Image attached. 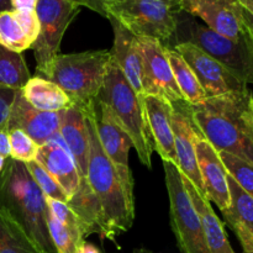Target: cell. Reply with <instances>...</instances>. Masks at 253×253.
<instances>
[{
	"mask_svg": "<svg viewBox=\"0 0 253 253\" xmlns=\"http://www.w3.org/2000/svg\"><path fill=\"white\" fill-rule=\"evenodd\" d=\"M252 91L209 98L190 105L195 126L220 152L253 163V119L250 109Z\"/></svg>",
	"mask_w": 253,
	"mask_h": 253,
	"instance_id": "1",
	"label": "cell"
},
{
	"mask_svg": "<svg viewBox=\"0 0 253 253\" xmlns=\"http://www.w3.org/2000/svg\"><path fill=\"white\" fill-rule=\"evenodd\" d=\"M79 109L85 116L89 133L86 180L100 202L108 240L114 241L121 232H126L132 226L135 220V198L127 194L118 170L99 142L94 121L95 103Z\"/></svg>",
	"mask_w": 253,
	"mask_h": 253,
	"instance_id": "2",
	"label": "cell"
},
{
	"mask_svg": "<svg viewBox=\"0 0 253 253\" xmlns=\"http://www.w3.org/2000/svg\"><path fill=\"white\" fill-rule=\"evenodd\" d=\"M0 207L46 253H57L47 227L46 197L25 163L7 158L0 172Z\"/></svg>",
	"mask_w": 253,
	"mask_h": 253,
	"instance_id": "3",
	"label": "cell"
},
{
	"mask_svg": "<svg viewBox=\"0 0 253 253\" xmlns=\"http://www.w3.org/2000/svg\"><path fill=\"white\" fill-rule=\"evenodd\" d=\"M175 31L166 48L179 43H192L229 69L240 81L253 84V40L246 31L241 40H232L200 24L197 17L179 11L175 15Z\"/></svg>",
	"mask_w": 253,
	"mask_h": 253,
	"instance_id": "4",
	"label": "cell"
},
{
	"mask_svg": "<svg viewBox=\"0 0 253 253\" xmlns=\"http://www.w3.org/2000/svg\"><path fill=\"white\" fill-rule=\"evenodd\" d=\"M142 96L135 93L120 67L111 57L96 100L109 106L132 141L140 162L151 168L155 145L148 128Z\"/></svg>",
	"mask_w": 253,
	"mask_h": 253,
	"instance_id": "5",
	"label": "cell"
},
{
	"mask_svg": "<svg viewBox=\"0 0 253 253\" xmlns=\"http://www.w3.org/2000/svg\"><path fill=\"white\" fill-rule=\"evenodd\" d=\"M110 59L111 52L106 49L59 53L47 79L57 84L73 105L84 108L96 101Z\"/></svg>",
	"mask_w": 253,
	"mask_h": 253,
	"instance_id": "6",
	"label": "cell"
},
{
	"mask_svg": "<svg viewBox=\"0 0 253 253\" xmlns=\"http://www.w3.org/2000/svg\"><path fill=\"white\" fill-rule=\"evenodd\" d=\"M106 19L136 37H150L167 46L175 31L177 0H104Z\"/></svg>",
	"mask_w": 253,
	"mask_h": 253,
	"instance_id": "7",
	"label": "cell"
},
{
	"mask_svg": "<svg viewBox=\"0 0 253 253\" xmlns=\"http://www.w3.org/2000/svg\"><path fill=\"white\" fill-rule=\"evenodd\" d=\"M163 167L169 198L170 225L178 249L182 253H210L199 214L183 184L179 170L168 162H163Z\"/></svg>",
	"mask_w": 253,
	"mask_h": 253,
	"instance_id": "8",
	"label": "cell"
},
{
	"mask_svg": "<svg viewBox=\"0 0 253 253\" xmlns=\"http://www.w3.org/2000/svg\"><path fill=\"white\" fill-rule=\"evenodd\" d=\"M81 6L74 0H39L36 14L40 21V34L31 46L36 68L41 76L48 78L56 57L59 54L62 39L71 22L78 15Z\"/></svg>",
	"mask_w": 253,
	"mask_h": 253,
	"instance_id": "9",
	"label": "cell"
},
{
	"mask_svg": "<svg viewBox=\"0 0 253 253\" xmlns=\"http://www.w3.org/2000/svg\"><path fill=\"white\" fill-rule=\"evenodd\" d=\"M170 49L178 52L192 68L208 99L249 90L246 83L195 44L185 42L175 44Z\"/></svg>",
	"mask_w": 253,
	"mask_h": 253,
	"instance_id": "10",
	"label": "cell"
},
{
	"mask_svg": "<svg viewBox=\"0 0 253 253\" xmlns=\"http://www.w3.org/2000/svg\"><path fill=\"white\" fill-rule=\"evenodd\" d=\"M142 57V89L145 95L157 96L169 103L184 100L174 81L167 48L158 40L137 37Z\"/></svg>",
	"mask_w": 253,
	"mask_h": 253,
	"instance_id": "11",
	"label": "cell"
},
{
	"mask_svg": "<svg viewBox=\"0 0 253 253\" xmlns=\"http://www.w3.org/2000/svg\"><path fill=\"white\" fill-rule=\"evenodd\" d=\"M95 121L96 133L99 142L104 152L118 170L121 183L130 197H133V177L128 165V155L132 146V141L119 123L113 111L100 101H95Z\"/></svg>",
	"mask_w": 253,
	"mask_h": 253,
	"instance_id": "12",
	"label": "cell"
},
{
	"mask_svg": "<svg viewBox=\"0 0 253 253\" xmlns=\"http://www.w3.org/2000/svg\"><path fill=\"white\" fill-rule=\"evenodd\" d=\"M172 127L178 170L194 184L198 192L205 197L197 161V140L202 136L192 118L190 104L185 100L172 103ZM207 198V197H205Z\"/></svg>",
	"mask_w": 253,
	"mask_h": 253,
	"instance_id": "13",
	"label": "cell"
},
{
	"mask_svg": "<svg viewBox=\"0 0 253 253\" xmlns=\"http://www.w3.org/2000/svg\"><path fill=\"white\" fill-rule=\"evenodd\" d=\"M178 9L199 17L209 29L232 40L246 36L242 7L237 0H177Z\"/></svg>",
	"mask_w": 253,
	"mask_h": 253,
	"instance_id": "14",
	"label": "cell"
},
{
	"mask_svg": "<svg viewBox=\"0 0 253 253\" xmlns=\"http://www.w3.org/2000/svg\"><path fill=\"white\" fill-rule=\"evenodd\" d=\"M62 111H41L30 105L24 98L21 89L16 91L11 106L7 132L21 130L30 136L39 146L44 145L57 135L61 125Z\"/></svg>",
	"mask_w": 253,
	"mask_h": 253,
	"instance_id": "15",
	"label": "cell"
},
{
	"mask_svg": "<svg viewBox=\"0 0 253 253\" xmlns=\"http://www.w3.org/2000/svg\"><path fill=\"white\" fill-rule=\"evenodd\" d=\"M197 161L202 177L205 197L209 202H212L220 211L229 209L230 192L227 184V173L219 152L212 147L211 143L200 136L195 145Z\"/></svg>",
	"mask_w": 253,
	"mask_h": 253,
	"instance_id": "16",
	"label": "cell"
},
{
	"mask_svg": "<svg viewBox=\"0 0 253 253\" xmlns=\"http://www.w3.org/2000/svg\"><path fill=\"white\" fill-rule=\"evenodd\" d=\"M36 162L56 180L69 202L78 189L81 177L73 157L67 150L59 133L54 135L51 141L40 146Z\"/></svg>",
	"mask_w": 253,
	"mask_h": 253,
	"instance_id": "17",
	"label": "cell"
},
{
	"mask_svg": "<svg viewBox=\"0 0 253 253\" xmlns=\"http://www.w3.org/2000/svg\"><path fill=\"white\" fill-rule=\"evenodd\" d=\"M148 128L152 136L155 151L163 162L178 166L172 127V103L152 95L142 96Z\"/></svg>",
	"mask_w": 253,
	"mask_h": 253,
	"instance_id": "18",
	"label": "cell"
},
{
	"mask_svg": "<svg viewBox=\"0 0 253 253\" xmlns=\"http://www.w3.org/2000/svg\"><path fill=\"white\" fill-rule=\"evenodd\" d=\"M229 209L221 211L225 222L235 232L244 252L253 251V197L245 192L231 175H227Z\"/></svg>",
	"mask_w": 253,
	"mask_h": 253,
	"instance_id": "19",
	"label": "cell"
},
{
	"mask_svg": "<svg viewBox=\"0 0 253 253\" xmlns=\"http://www.w3.org/2000/svg\"><path fill=\"white\" fill-rule=\"evenodd\" d=\"M114 29V44L110 49L121 72L137 95H145L142 89V57L138 49L137 37L124 29L115 20L109 19Z\"/></svg>",
	"mask_w": 253,
	"mask_h": 253,
	"instance_id": "20",
	"label": "cell"
},
{
	"mask_svg": "<svg viewBox=\"0 0 253 253\" xmlns=\"http://www.w3.org/2000/svg\"><path fill=\"white\" fill-rule=\"evenodd\" d=\"M58 133L63 140L67 150L73 157L79 177L86 178L89 133L85 116L81 109L73 105L67 110H62Z\"/></svg>",
	"mask_w": 253,
	"mask_h": 253,
	"instance_id": "21",
	"label": "cell"
},
{
	"mask_svg": "<svg viewBox=\"0 0 253 253\" xmlns=\"http://www.w3.org/2000/svg\"><path fill=\"white\" fill-rule=\"evenodd\" d=\"M180 177H182L185 189L189 193L190 199H192L198 214H199L203 230H204L205 241H207L210 253H236L230 245L224 224L215 214L209 200L198 192L194 184L184 174L180 173Z\"/></svg>",
	"mask_w": 253,
	"mask_h": 253,
	"instance_id": "22",
	"label": "cell"
},
{
	"mask_svg": "<svg viewBox=\"0 0 253 253\" xmlns=\"http://www.w3.org/2000/svg\"><path fill=\"white\" fill-rule=\"evenodd\" d=\"M67 204L72 208L84 227L85 236L98 234L103 240H108L105 217L98 197L94 194L86 178H81L76 194Z\"/></svg>",
	"mask_w": 253,
	"mask_h": 253,
	"instance_id": "23",
	"label": "cell"
},
{
	"mask_svg": "<svg viewBox=\"0 0 253 253\" xmlns=\"http://www.w3.org/2000/svg\"><path fill=\"white\" fill-rule=\"evenodd\" d=\"M21 93L27 103L37 110L57 113L73 106L69 96L57 84L41 76L31 77Z\"/></svg>",
	"mask_w": 253,
	"mask_h": 253,
	"instance_id": "24",
	"label": "cell"
},
{
	"mask_svg": "<svg viewBox=\"0 0 253 253\" xmlns=\"http://www.w3.org/2000/svg\"><path fill=\"white\" fill-rule=\"evenodd\" d=\"M0 253H46L0 207Z\"/></svg>",
	"mask_w": 253,
	"mask_h": 253,
	"instance_id": "25",
	"label": "cell"
},
{
	"mask_svg": "<svg viewBox=\"0 0 253 253\" xmlns=\"http://www.w3.org/2000/svg\"><path fill=\"white\" fill-rule=\"evenodd\" d=\"M167 54L173 76H174V81L184 100L189 103L190 105H198V104L204 103L208 96L205 95L204 90H203L202 85H200L199 81H198L197 76L192 71V68L174 49L167 48Z\"/></svg>",
	"mask_w": 253,
	"mask_h": 253,
	"instance_id": "26",
	"label": "cell"
},
{
	"mask_svg": "<svg viewBox=\"0 0 253 253\" xmlns=\"http://www.w3.org/2000/svg\"><path fill=\"white\" fill-rule=\"evenodd\" d=\"M31 78L22 53L10 51L0 44V86L19 90Z\"/></svg>",
	"mask_w": 253,
	"mask_h": 253,
	"instance_id": "27",
	"label": "cell"
},
{
	"mask_svg": "<svg viewBox=\"0 0 253 253\" xmlns=\"http://www.w3.org/2000/svg\"><path fill=\"white\" fill-rule=\"evenodd\" d=\"M34 42L29 39L12 10L0 11V44L10 51L22 53L31 48Z\"/></svg>",
	"mask_w": 253,
	"mask_h": 253,
	"instance_id": "28",
	"label": "cell"
},
{
	"mask_svg": "<svg viewBox=\"0 0 253 253\" xmlns=\"http://www.w3.org/2000/svg\"><path fill=\"white\" fill-rule=\"evenodd\" d=\"M219 156L229 175L234 178L245 192L253 197V163L224 151H220Z\"/></svg>",
	"mask_w": 253,
	"mask_h": 253,
	"instance_id": "29",
	"label": "cell"
},
{
	"mask_svg": "<svg viewBox=\"0 0 253 253\" xmlns=\"http://www.w3.org/2000/svg\"><path fill=\"white\" fill-rule=\"evenodd\" d=\"M10 142V158L22 163L36 161L40 146L21 130H11L7 132Z\"/></svg>",
	"mask_w": 253,
	"mask_h": 253,
	"instance_id": "30",
	"label": "cell"
},
{
	"mask_svg": "<svg viewBox=\"0 0 253 253\" xmlns=\"http://www.w3.org/2000/svg\"><path fill=\"white\" fill-rule=\"evenodd\" d=\"M25 167L27 168L29 173L31 174L32 179L35 180L37 187L41 189V192L43 193L44 197L51 198V199L54 200H59V202L68 203V199H67V197L64 195L61 187L57 184L56 180L48 174V172H47L39 162L32 161V162L25 163Z\"/></svg>",
	"mask_w": 253,
	"mask_h": 253,
	"instance_id": "31",
	"label": "cell"
},
{
	"mask_svg": "<svg viewBox=\"0 0 253 253\" xmlns=\"http://www.w3.org/2000/svg\"><path fill=\"white\" fill-rule=\"evenodd\" d=\"M46 204L47 208H48V211L51 212V215L54 219H57L62 225H64L66 227L71 229L72 231H74L76 234H78L79 236L83 237L84 240L86 239L85 232H84V227L83 225H82L81 220H79V217L77 216L76 212L72 210V208L69 207L67 203L51 199V198H46Z\"/></svg>",
	"mask_w": 253,
	"mask_h": 253,
	"instance_id": "32",
	"label": "cell"
},
{
	"mask_svg": "<svg viewBox=\"0 0 253 253\" xmlns=\"http://www.w3.org/2000/svg\"><path fill=\"white\" fill-rule=\"evenodd\" d=\"M15 12V16L19 20L20 25L25 30L26 35L32 42L36 41L37 36L40 34V21L37 17L36 10H12ZM34 44V43H32Z\"/></svg>",
	"mask_w": 253,
	"mask_h": 253,
	"instance_id": "33",
	"label": "cell"
},
{
	"mask_svg": "<svg viewBox=\"0 0 253 253\" xmlns=\"http://www.w3.org/2000/svg\"><path fill=\"white\" fill-rule=\"evenodd\" d=\"M16 91L14 89L0 86V131L7 132V124Z\"/></svg>",
	"mask_w": 253,
	"mask_h": 253,
	"instance_id": "34",
	"label": "cell"
},
{
	"mask_svg": "<svg viewBox=\"0 0 253 253\" xmlns=\"http://www.w3.org/2000/svg\"><path fill=\"white\" fill-rule=\"evenodd\" d=\"M79 6H86L88 9L98 12L101 16L106 17L105 10H104V0H76Z\"/></svg>",
	"mask_w": 253,
	"mask_h": 253,
	"instance_id": "35",
	"label": "cell"
},
{
	"mask_svg": "<svg viewBox=\"0 0 253 253\" xmlns=\"http://www.w3.org/2000/svg\"><path fill=\"white\" fill-rule=\"evenodd\" d=\"M39 0H9L11 10H36Z\"/></svg>",
	"mask_w": 253,
	"mask_h": 253,
	"instance_id": "36",
	"label": "cell"
},
{
	"mask_svg": "<svg viewBox=\"0 0 253 253\" xmlns=\"http://www.w3.org/2000/svg\"><path fill=\"white\" fill-rule=\"evenodd\" d=\"M0 156L4 158H10L9 135L5 131H0Z\"/></svg>",
	"mask_w": 253,
	"mask_h": 253,
	"instance_id": "37",
	"label": "cell"
},
{
	"mask_svg": "<svg viewBox=\"0 0 253 253\" xmlns=\"http://www.w3.org/2000/svg\"><path fill=\"white\" fill-rule=\"evenodd\" d=\"M242 19H244L245 29L253 37V16H251L246 10L242 9Z\"/></svg>",
	"mask_w": 253,
	"mask_h": 253,
	"instance_id": "38",
	"label": "cell"
},
{
	"mask_svg": "<svg viewBox=\"0 0 253 253\" xmlns=\"http://www.w3.org/2000/svg\"><path fill=\"white\" fill-rule=\"evenodd\" d=\"M81 253H100V251L93 244H89V242L84 241L83 245L81 246Z\"/></svg>",
	"mask_w": 253,
	"mask_h": 253,
	"instance_id": "39",
	"label": "cell"
},
{
	"mask_svg": "<svg viewBox=\"0 0 253 253\" xmlns=\"http://www.w3.org/2000/svg\"><path fill=\"white\" fill-rule=\"evenodd\" d=\"M237 1L241 5L242 9L246 10L251 16H253V0H237Z\"/></svg>",
	"mask_w": 253,
	"mask_h": 253,
	"instance_id": "40",
	"label": "cell"
},
{
	"mask_svg": "<svg viewBox=\"0 0 253 253\" xmlns=\"http://www.w3.org/2000/svg\"><path fill=\"white\" fill-rule=\"evenodd\" d=\"M4 10H11L9 0H0V11H4Z\"/></svg>",
	"mask_w": 253,
	"mask_h": 253,
	"instance_id": "41",
	"label": "cell"
},
{
	"mask_svg": "<svg viewBox=\"0 0 253 253\" xmlns=\"http://www.w3.org/2000/svg\"><path fill=\"white\" fill-rule=\"evenodd\" d=\"M7 158H4L0 156V172H1L2 169H4V166H5V162H6Z\"/></svg>",
	"mask_w": 253,
	"mask_h": 253,
	"instance_id": "42",
	"label": "cell"
},
{
	"mask_svg": "<svg viewBox=\"0 0 253 253\" xmlns=\"http://www.w3.org/2000/svg\"><path fill=\"white\" fill-rule=\"evenodd\" d=\"M250 109H251V114H252V119H253V94L250 98Z\"/></svg>",
	"mask_w": 253,
	"mask_h": 253,
	"instance_id": "43",
	"label": "cell"
},
{
	"mask_svg": "<svg viewBox=\"0 0 253 253\" xmlns=\"http://www.w3.org/2000/svg\"><path fill=\"white\" fill-rule=\"evenodd\" d=\"M244 253H253V251H251V252H244Z\"/></svg>",
	"mask_w": 253,
	"mask_h": 253,
	"instance_id": "44",
	"label": "cell"
},
{
	"mask_svg": "<svg viewBox=\"0 0 253 253\" xmlns=\"http://www.w3.org/2000/svg\"><path fill=\"white\" fill-rule=\"evenodd\" d=\"M249 35H250V34H249ZM250 36H251V35H250ZM251 37H252V36H251ZM252 40H253V37H252Z\"/></svg>",
	"mask_w": 253,
	"mask_h": 253,
	"instance_id": "45",
	"label": "cell"
},
{
	"mask_svg": "<svg viewBox=\"0 0 253 253\" xmlns=\"http://www.w3.org/2000/svg\"><path fill=\"white\" fill-rule=\"evenodd\" d=\"M74 1H76V0H74Z\"/></svg>",
	"mask_w": 253,
	"mask_h": 253,
	"instance_id": "46",
	"label": "cell"
}]
</instances>
